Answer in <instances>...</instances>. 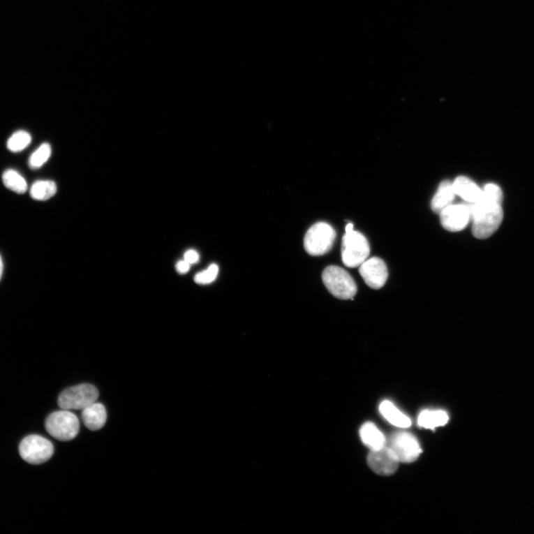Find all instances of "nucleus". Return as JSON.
I'll list each match as a JSON object with an SVG mask.
<instances>
[{"label":"nucleus","instance_id":"obj_1","mask_svg":"<svg viewBox=\"0 0 534 534\" xmlns=\"http://www.w3.org/2000/svg\"><path fill=\"white\" fill-rule=\"evenodd\" d=\"M503 192L494 184H487L480 200L470 205L472 233L478 239H489L496 232L503 220Z\"/></svg>","mask_w":534,"mask_h":534},{"label":"nucleus","instance_id":"obj_2","mask_svg":"<svg viewBox=\"0 0 534 534\" xmlns=\"http://www.w3.org/2000/svg\"><path fill=\"white\" fill-rule=\"evenodd\" d=\"M341 246V258L344 265L350 268L359 267L369 257L371 248L366 237L353 230V224L346 225Z\"/></svg>","mask_w":534,"mask_h":534},{"label":"nucleus","instance_id":"obj_3","mask_svg":"<svg viewBox=\"0 0 534 534\" xmlns=\"http://www.w3.org/2000/svg\"><path fill=\"white\" fill-rule=\"evenodd\" d=\"M322 280L328 291L341 300H353L357 285L350 273L338 266H329L322 273Z\"/></svg>","mask_w":534,"mask_h":534},{"label":"nucleus","instance_id":"obj_4","mask_svg":"<svg viewBox=\"0 0 534 534\" xmlns=\"http://www.w3.org/2000/svg\"><path fill=\"white\" fill-rule=\"evenodd\" d=\"M45 429L57 440H73L80 431V422L77 415L70 410H63L52 413L45 421Z\"/></svg>","mask_w":534,"mask_h":534},{"label":"nucleus","instance_id":"obj_5","mask_svg":"<svg viewBox=\"0 0 534 534\" xmlns=\"http://www.w3.org/2000/svg\"><path fill=\"white\" fill-rule=\"evenodd\" d=\"M336 237V232L325 222H319L309 229L304 236V246L308 254L320 256L331 251Z\"/></svg>","mask_w":534,"mask_h":534},{"label":"nucleus","instance_id":"obj_6","mask_svg":"<svg viewBox=\"0 0 534 534\" xmlns=\"http://www.w3.org/2000/svg\"><path fill=\"white\" fill-rule=\"evenodd\" d=\"M54 445L44 437L30 435L24 438L19 446L20 455L31 465H40L54 454Z\"/></svg>","mask_w":534,"mask_h":534},{"label":"nucleus","instance_id":"obj_7","mask_svg":"<svg viewBox=\"0 0 534 534\" xmlns=\"http://www.w3.org/2000/svg\"><path fill=\"white\" fill-rule=\"evenodd\" d=\"M98 397L99 392L96 387L82 384L64 390L58 398V406L63 410H83L96 402Z\"/></svg>","mask_w":534,"mask_h":534},{"label":"nucleus","instance_id":"obj_8","mask_svg":"<svg viewBox=\"0 0 534 534\" xmlns=\"http://www.w3.org/2000/svg\"><path fill=\"white\" fill-rule=\"evenodd\" d=\"M387 446L393 450L399 461L403 462H413L417 460L422 452L417 439L406 432L392 435Z\"/></svg>","mask_w":534,"mask_h":534},{"label":"nucleus","instance_id":"obj_9","mask_svg":"<svg viewBox=\"0 0 534 534\" xmlns=\"http://www.w3.org/2000/svg\"><path fill=\"white\" fill-rule=\"evenodd\" d=\"M359 273L367 286L374 290L383 288L388 279L387 265L378 257L367 258L359 267Z\"/></svg>","mask_w":534,"mask_h":534},{"label":"nucleus","instance_id":"obj_10","mask_svg":"<svg viewBox=\"0 0 534 534\" xmlns=\"http://www.w3.org/2000/svg\"><path fill=\"white\" fill-rule=\"evenodd\" d=\"M443 227L450 232H459L467 228L470 222V206L466 205H451L440 213Z\"/></svg>","mask_w":534,"mask_h":534},{"label":"nucleus","instance_id":"obj_11","mask_svg":"<svg viewBox=\"0 0 534 534\" xmlns=\"http://www.w3.org/2000/svg\"><path fill=\"white\" fill-rule=\"evenodd\" d=\"M399 462L393 450L387 445L378 450H371L367 457L368 466L375 473L382 476L394 474L398 468Z\"/></svg>","mask_w":534,"mask_h":534},{"label":"nucleus","instance_id":"obj_12","mask_svg":"<svg viewBox=\"0 0 534 534\" xmlns=\"http://www.w3.org/2000/svg\"><path fill=\"white\" fill-rule=\"evenodd\" d=\"M453 187L456 195L470 205L476 203L482 195V189L470 178L466 176H459L453 182Z\"/></svg>","mask_w":534,"mask_h":534},{"label":"nucleus","instance_id":"obj_13","mask_svg":"<svg viewBox=\"0 0 534 534\" xmlns=\"http://www.w3.org/2000/svg\"><path fill=\"white\" fill-rule=\"evenodd\" d=\"M82 410V420L88 429L98 431L105 425L107 413L102 403L94 402Z\"/></svg>","mask_w":534,"mask_h":534},{"label":"nucleus","instance_id":"obj_14","mask_svg":"<svg viewBox=\"0 0 534 534\" xmlns=\"http://www.w3.org/2000/svg\"><path fill=\"white\" fill-rule=\"evenodd\" d=\"M456 194L453 183L445 180L439 185L436 193L431 201V209L437 214L453 204Z\"/></svg>","mask_w":534,"mask_h":534},{"label":"nucleus","instance_id":"obj_15","mask_svg":"<svg viewBox=\"0 0 534 534\" xmlns=\"http://www.w3.org/2000/svg\"><path fill=\"white\" fill-rule=\"evenodd\" d=\"M360 436L362 442L371 450H378L387 445L384 434L371 422H366L361 427Z\"/></svg>","mask_w":534,"mask_h":534},{"label":"nucleus","instance_id":"obj_16","mask_svg":"<svg viewBox=\"0 0 534 534\" xmlns=\"http://www.w3.org/2000/svg\"><path fill=\"white\" fill-rule=\"evenodd\" d=\"M380 413H382L384 418L390 424L394 426L407 429L411 425V420L406 414L401 412L396 408L393 403L389 401H384L379 407Z\"/></svg>","mask_w":534,"mask_h":534},{"label":"nucleus","instance_id":"obj_17","mask_svg":"<svg viewBox=\"0 0 534 534\" xmlns=\"http://www.w3.org/2000/svg\"><path fill=\"white\" fill-rule=\"evenodd\" d=\"M449 420L447 413L443 410H424L420 414L418 424L424 429L433 430L445 425Z\"/></svg>","mask_w":534,"mask_h":534},{"label":"nucleus","instance_id":"obj_18","mask_svg":"<svg viewBox=\"0 0 534 534\" xmlns=\"http://www.w3.org/2000/svg\"><path fill=\"white\" fill-rule=\"evenodd\" d=\"M57 190V185L52 181H38L32 185L30 194L34 200L44 201L55 195Z\"/></svg>","mask_w":534,"mask_h":534},{"label":"nucleus","instance_id":"obj_19","mask_svg":"<svg viewBox=\"0 0 534 534\" xmlns=\"http://www.w3.org/2000/svg\"><path fill=\"white\" fill-rule=\"evenodd\" d=\"M3 181L6 187L17 194L27 191L28 184L25 178L14 170H8L3 173Z\"/></svg>","mask_w":534,"mask_h":534},{"label":"nucleus","instance_id":"obj_20","mask_svg":"<svg viewBox=\"0 0 534 534\" xmlns=\"http://www.w3.org/2000/svg\"><path fill=\"white\" fill-rule=\"evenodd\" d=\"M31 142V135L26 131H18L8 140L7 147L10 151L19 152L27 148Z\"/></svg>","mask_w":534,"mask_h":534},{"label":"nucleus","instance_id":"obj_21","mask_svg":"<svg viewBox=\"0 0 534 534\" xmlns=\"http://www.w3.org/2000/svg\"><path fill=\"white\" fill-rule=\"evenodd\" d=\"M51 156L52 147L50 144L45 142L31 154L29 161L30 168L34 170L40 168Z\"/></svg>","mask_w":534,"mask_h":534},{"label":"nucleus","instance_id":"obj_22","mask_svg":"<svg viewBox=\"0 0 534 534\" xmlns=\"http://www.w3.org/2000/svg\"><path fill=\"white\" fill-rule=\"evenodd\" d=\"M218 272V266L213 264L207 269L198 273L195 277V281L198 284L211 283L217 279Z\"/></svg>","mask_w":534,"mask_h":534},{"label":"nucleus","instance_id":"obj_23","mask_svg":"<svg viewBox=\"0 0 534 534\" xmlns=\"http://www.w3.org/2000/svg\"><path fill=\"white\" fill-rule=\"evenodd\" d=\"M184 260L190 265H194L198 262L199 255L193 249H189L184 254Z\"/></svg>","mask_w":534,"mask_h":534},{"label":"nucleus","instance_id":"obj_24","mask_svg":"<svg viewBox=\"0 0 534 534\" xmlns=\"http://www.w3.org/2000/svg\"><path fill=\"white\" fill-rule=\"evenodd\" d=\"M190 266H191V265L188 264L185 260H183L177 263L176 269L178 272L181 273V274H185V273L189 271Z\"/></svg>","mask_w":534,"mask_h":534},{"label":"nucleus","instance_id":"obj_25","mask_svg":"<svg viewBox=\"0 0 534 534\" xmlns=\"http://www.w3.org/2000/svg\"><path fill=\"white\" fill-rule=\"evenodd\" d=\"M3 272V260L1 256H0V279H1L2 278Z\"/></svg>","mask_w":534,"mask_h":534}]
</instances>
